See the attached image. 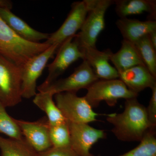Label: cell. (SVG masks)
<instances>
[{
    "mask_svg": "<svg viewBox=\"0 0 156 156\" xmlns=\"http://www.w3.org/2000/svg\"><path fill=\"white\" fill-rule=\"evenodd\" d=\"M119 156H156L155 128L147 132L136 147Z\"/></svg>",
    "mask_w": 156,
    "mask_h": 156,
    "instance_id": "7402d4cb",
    "label": "cell"
},
{
    "mask_svg": "<svg viewBox=\"0 0 156 156\" xmlns=\"http://www.w3.org/2000/svg\"><path fill=\"white\" fill-rule=\"evenodd\" d=\"M148 35L140 39L134 44L144 64L156 78V50L151 44Z\"/></svg>",
    "mask_w": 156,
    "mask_h": 156,
    "instance_id": "44dd1931",
    "label": "cell"
},
{
    "mask_svg": "<svg viewBox=\"0 0 156 156\" xmlns=\"http://www.w3.org/2000/svg\"><path fill=\"white\" fill-rule=\"evenodd\" d=\"M11 9L0 7V17L14 32L21 38L32 43L47 40L50 34L44 33L34 29L22 19L13 14Z\"/></svg>",
    "mask_w": 156,
    "mask_h": 156,
    "instance_id": "9a60e30c",
    "label": "cell"
},
{
    "mask_svg": "<svg viewBox=\"0 0 156 156\" xmlns=\"http://www.w3.org/2000/svg\"><path fill=\"white\" fill-rule=\"evenodd\" d=\"M129 90L138 94L156 86V78L144 65H138L119 73V78Z\"/></svg>",
    "mask_w": 156,
    "mask_h": 156,
    "instance_id": "5bb4252c",
    "label": "cell"
},
{
    "mask_svg": "<svg viewBox=\"0 0 156 156\" xmlns=\"http://www.w3.org/2000/svg\"><path fill=\"white\" fill-rule=\"evenodd\" d=\"M5 108L0 101V133L13 139H24L14 119L8 114Z\"/></svg>",
    "mask_w": 156,
    "mask_h": 156,
    "instance_id": "603a6c76",
    "label": "cell"
},
{
    "mask_svg": "<svg viewBox=\"0 0 156 156\" xmlns=\"http://www.w3.org/2000/svg\"><path fill=\"white\" fill-rule=\"evenodd\" d=\"M92 1L84 0L73 3L71 11L62 25L55 32L50 34L49 38L44 43L60 46L67 39L75 36L83 24Z\"/></svg>",
    "mask_w": 156,
    "mask_h": 156,
    "instance_id": "9c48e42d",
    "label": "cell"
},
{
    "mask_svg": "<svg viewBox=\"0 0 156 156\" xmlns=\"http://www.w3.org/2000/svg\"><path fill=\"white\" fill-rule=\"evenodd\" d=\"M116 25L122 34L123 40L134 44L142 37L156 30V20L140 21L126 17L118 20Z\"/></svg>",
    "mask_w": 156,
    "mask_h": 156,
    "instance_id": "2e32d148",
    "label": "cell"
},
{
    "mask_svg": "<svg viewBox=\"0 0 156 156\" xmlns=\"http://www.w3.org/2000/svg\"><path fill=\"white\" fill-rule=\"evenodd\" d=\"M106 120L113 125L112 131L123 141H140L147 132L155 128L148 117L146 108L136 98L126 99L125 110L119 114L107 115Z\"/></svg>",
    "mask_w": 156,
    "mask_h": 156,
    "instance_id": "6da1fadb",
    "label": "cell"
},
{
    "mask_svg": "<svg viewBox=\"0 0 156 156\" xmlns=\"http://www.w3.org/2000/svg\"><path fill=\"white\" fill-rule=\"evenodd\" d=\"M151 97L148 106L146 108L149 120L154 126H156V86L151 89Z\"/></svg>",
    "mask_w": 156,
    "mask_h": 156,
    "instance_id": "484cf974",
    "label": "cell"
},
{
    "mask_svg": "<svg viewBox=\"0 0 156 156\" xmlns=\"http://www.w3.org/2000/svg\"><path fill=\"white\" fill-rule=\"evenodd\" d=\"M84 96L92 108L97 107L101 101L110 106L116 104L120 98L125 99L137 98L138 94L132 92L119 79L98 80L87 89Z\"/></svg>",
    "mask_w": 156,
    "mask_h": 156,
    "instance_id": "277c9868",
    "label": "cell"
},
{
    "mask_svg": "<svg viewBox=\"0 0 156 156\" xmlns=\"http://www.w3.org/2000/svg\"><path fill=\"white\" fill-rule=\"evenodd\" d=\"M83 55V59L88 62L99 80L118 79L119 74L109 61L112 52L110 49L99 51L96 48H80Z\"/></svg>",
    "mask_w": 156,
    "mask_h": 156,
    "instance_id": "4fadbf2b",
    "label": "cell"
},
{
    "mask_svg": "<svg viewBox=\"0 0 156 156\" xmlns=\"http://www.w3.org/2000/svg\"><path fill=\"white\" fill-rule=\"evenodd\" d=\"M114 4L112 0H92L80 31L74 37L79 48H96L98 37L105 27V13Z\"/></svg>",
    "mask_w": 156,
    "mask_h": 156,
    "instance_id": "3957f363",
    "label": "cell"
},
{
    "mask_svg": "<svg viewBox=\"0 0 156 156\" xmlns=\"http://www.w3.org/2000/svg\"><path fill=\"white\" fill-rule=\"evenodd\" d=\"M39 154V156H78L71 147H52Z\"/></svg>",
    "mask_w": 156,
    "mask_h": 156,
    "instance_id": "d4e9b609",
    "label": "cell"
},
{
    "mask_svg": "<svg viewBox=\"0 0 156 156\" xmlns=\"http://www.w3.org/2000/svg\"><path fill=\"white\" fill-rule=\"evenodd\" d=\"M12 3L0 0V7L11 8ZM51 45L32 43L15 33L0 17V55L21 68L34 56L44 52Z\"/></svg>",
    "mask_w": 156,
    "mask_h": 156,
    "instance_id": "7a4b0ae2",
    "label": "cell"
},
{
    "mask_svg": "<svg viewBox=\"0 0 156 156\" xmlns=\"http://www.w3.org/2000/svg\"><path fill=\"white\" fill-rule=\"evenodd\" d=\"M148 35L151 44L153 46L154 48L156 50V30L152 32Z\"/></svg>",
    "mask_w": 156,
    "mask_h": 156,
    "instance_id": "4316f807",
    "label": "cell"
},
{
    "mask_svg": "<svg viewBox=\"0 0 156 156\" xmlns=\"http://www.w3.org/2000/svg\"><path fill=\"white\" fill-rule=\"evenodd\" d=\"M75 37L67 39L57 49L55 59L48 66V76L44 83L37 88L39 92L46 89L56 81V79L73 62L80 58L83 59V55L74 39Z\"/></svg>",
    "mask_w": 156,
    "mask_h": 156,
    "instance_id": "52a82bcc",
    "label": "cell"
},
{
    "mask_svg": "<svg viewBox=\"0 0 156 156\" xmlns=\"http://www.w3.org/2000/svg\"><path fill=\"white\" fill-rule=\"evenodd\" d=\"M116 13L120 18L129 15L149 13L150 20H155V0H116L114 1Z\"/></svg>",
    "mask_w": 156,
    "mask_h": 156,
    "instance_id": "ac0fdd59",
    "label": "cell"
},
{
    "mask_svg": "<svg viewBox=\"0 0 156 156\" xmlns=\"http://www.w3.org/2000/svg\"><path fill=\"white\" fill-rule=\"evenodd\" d=\"M27 142L38 153L53 147L50 137V125L47 118L30 122L14 119Z\"/></svg>",
    "mask_w": 156,
    "mask_h": 156,
    "instance_id": "7c38bea8",
    "label": "cell"
},
{
    "mask_svg": "<svg viewBox=\"0 0 156 156\" xmlns=\"http://www.w3.org/2000/svg\"><path fill=\"white\" fill-rule=\"evenodd\" d=\"M59 47L57 44L51 45L44 52L31 58L20 68L22 98L29 99L36 95L37 80Z\"/></svg>",
    "mask_w": 156,
    "mask_h": 156,
    "instance_id": "ba28073f",
    "label": "cell"
},
{
    "mask_svg": "<svg viewBox=\"0 0 156 156\" xmlns=\"http://www.w3.org/2000/svg\"><path fill=\"white\" fill-rule=\"evenodd\" d=\"M68 122L72 149L78 156H94L90 149L98 140L106 137L104 131L93 128L89 124Z\"/></svg>",
    "mask_w": 156,
    "mask_h": 156,
    "instance_id": "8fae6325",
    "label": "cell"
},
{
    "mask_svg": "<svg viewBox=\"0 0 156 156\" xmlns=\"http://www.w3.org/2000/svg\"><path fill=\"white\" fill-rule=\"evenodd\" d=\"M110 60L118 73L138 65H144L135 45L123 40L122 47L116 53H112Z\"/></svg>",
    "mask_w": 156,
    "mask_h": 156,
    "instance_id": "e0dca14e",
    "label": "cell"
},
{
    "mask_svg": "<svg viewBox=\"0 0 156 156\" xmlns=\"http://www.w3.org/2000/svg\"><path fill=\"white\" fill-rule=\"evenodd\" d=\"M99 79L88 62H83L67 77L55 81L41 92H48L53 95L64 92L76 93L81 89H87Z\"/></svg>",
    "mask_w": 156,
    "mask_h": 156,
    "instance_id": "30bf717a",
    "label": "cell"
},
{
    "mask_svg": "<svg viewBox=\"0 0 156 156\" xmlns=\"http://www.w3.org/2000/svg\"><path fill=\"white\" fill-rule=\"evenodd\" d=\"M22 98L21 68L0 55V101L11 107Z\"/></svg>",
    "mask_w": 156,
    "mask_h": 156,
    "instance_id": "5b68a950",
    "label": "cell"
},
{
    "mask_svg": "<svg viewBox=\"0 0 156 156\" xmlns=\"http://www.w3.org/2000/svg\"><path fill=\"white\" fill-rule=\"evenodd\" d=\"M54 95L56 105L68 122L89 124L97 121L99 114L93 110L84 96L79 97L76 93L72 92Z\"/></svg>",
    "mask_w": 156,
    "mask_h": 156,
    "instance_id": "8992f818",
    "label": "cell"
},
{
    "mask_svg": "<svg viewBox=\"0 0 156 156\" xmlns=\"http://www.w3.org/2000/svg\"><path fill=\"white\" fill-rule=\"evenodd\" d=\"M53 95L50 92H39L35 95L33 100L34 104L47 115L50 126H56L67 122L53 101Z\"/></svg>",
    "mask_w": 156,
    "mask_h": 156,
    "instance_id": "d6986e66",
    "label": "cell"
},
{
    "mask_svg": "<svg viewBox=\"0 0 156 156\" xmlns=\"http://www.w3.org/2000/svg\"><path fill=\"white\" fill-rule=\"evenodd\" d=\"M50 137L53 147H70V134L68 121L59 125L50 126Z\"/></svg>",
    "mask_w": 156,
    "mask_h": 156,
    "instance_id": "cb8c5ba5",
    "label": "cell"
},
{
    "mask_svg": "<svg viewBox=\"0 0 156 156\" xmlns=\"http://www.w3.org/2000/svg\"><path fill=\"white\" fill-rule=\"evenodd\" d=\"M2 156H39L25 139L5 138L0 136Z\"/></svg>",
    "mask_w": 156,
    "mask_h": 156,
    "instance_id": "ffe728a7",
    "label": "cell"
}]
</instances>
